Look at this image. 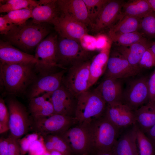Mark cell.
<instances>
[{
	"label": "cell",
	"instance_id": "1",
	"mask_svg": "<svg viewBox=\"0 0 155 155\" xmlns=\"http://www.w3.org/2000/svg\"><path fill=\"white\" fill-rule=\"evenodd\" d=\"M35 65L0 62V87L4 93L15 96L25 93L38 78Z\"/></svg>",
	"mask_w": 155,
	"mask_h": 155
},
{
	"label": "cell",
	"instance_id": "2",
	"mask_svg": "<svg viewBox=\"0 0 155 155\" xmlns=\"http://www.w3.org/2000/svg\"><path fill=\"white\" fill-rule=\"evenodd\" d=\"M47 24H35L30 22L15 26L7 34L4 35L5 41L26 53L36 47L48 35L50 30Z\"/></svg>",
	"mask_w": 155,
	"mask_h": 155
},
{
	"label": "cell",
	"instance_id": "3",
	"mask_svg": "<svg viewBox=\"0 0 155 155\" xmlns=\"http://www.w3.org/2000/svg\"><path fill=\"white\" fill-rule=\"evenodd\" d=\"M86 125L92 150L94 152L111 150L121 130L104 115Z\"/></svg>",
	"mask_w": 155,
	"mask_h": 155
},
{
	"label": "cell",
	"instance_id": "4",
	"mask_svg": "<svg viewBox=\"0 0 155 155\" xmlns=\"http://www.w3.org/2000/svg\"><path fill=\"white\" fill-rule=\"evenodd\" d=\"M77 98V124H88L104 115L106 103L96 88L81 93Z\"/></svg>",
	"mask_w": 155,
	"mask_h": 155
},
{
	"label": "cell",
	"instance_id": "5",
	"mask_svg": "<svg viewBox=\"0 0 155 155\" xmlns=\"http://www.w3.org/2000/svg\"><path fill=\"white\" fill-rule=\"evenodd\" d=\"M93 56L92 52L83 47L80 42L58 37L57 60L61 69H67L74 65L91 60Z\"/></svg>",
	"mask_w": 155,
	"mask_h": 155
},
{
	"label": "cell",
	"instance_id": "6",
	"mask_svg": "<svg viewBox=\"0 0 155 155\" xmlns=\"http://www.w3.org/2000/svg\"><path fill=\"white\" fill-rule=\"evenodd\" d=\"M57 34L48 35L36 46L34 58L36 60L35 69L40 76L57 72L60 68L57 63ZM61 69V68H60Z\"/></svg>",
	"mask_w": 155,
	"mask_h": 155
},
{
	"label": "cell",
	"instance_id": "7",
	"mask_svg": "<svg viewBox=\"0 0 155 155\" xmlns=\"http://www.w3.org/2000/svg\"><path fill=\"white\" fill-rule=\"evenodd\" d=\"M77 124L75 117L55 113L46 117H32L30 128L35 133L44 137L61 135Z\"/></svg>",
	"mask_w": 155,
	"mask_h": 155
},
{
	"label": "cell",
	"instance_id": "8",
	"mask_svg": "<svg viewBox=\"0 0 155 155\" xmlns=\"http://www.w3.org/2000/svg\"><path fill=\"white\" fill-rule=\"evenodd\" d=\"M7 104L9 115L10 135L18 140L30 128L31 119L25 107L16 99L10 98L7 100Z\"/></svg>",
	"mask_w": 155,
	"mask_h": 155
},
{
	"label": "cell",
	"instance_id": "9",
	"mask_svg": "<svg viewBox=\"0 0 155 155\" xmlns=\"http://www.w3.org/2000/svg\"><path fill=\"white\" fill-rule=\"evenodd\" d=\"M92 59L68 69L63 77L62 84L76 97L88 90L89 66Z\"/></svg>",
	"mask_w": 155,
	"mask_h": 155
},
{
	"label": "cell",
	"instance_id": "10",
	"mask_svg": "<svg viewBox=\"0 0 155 155\" xmlns=\"http://www.w3.org/2000/svg\"><path fill=\"white\" fill-rule=\"evenodd\" d=\"M148 78L142 76L132 79L123 89L122 104L135 111L148 102Z\"/></svg>",
	"mask_w": 155,
	"mask_h": 155
},
{
	"label": "cell",
	"instance_id": "11",
	"mask_svg": "<svg viewBox=\"0 0 155 155\" xmlns=\"http://www.w3.org/2000/svg\"><path fill=\"white\" fill-rule=\"evenodd\" d=\"M61 135L68 143L73 155H91L92 150L85 124H76Z\"/></svg>",
	"mask_w": 155,
	"mask_h": 155
},
{
	"label": "cell",
	"instance_id": "12",
	"mask_svg": "<svg viewBox=\"0 0 155 155\" xmlns=\"http://www.w3.org/2000/svg\"><path fill=\"white\" fill-rule=\"evenodd\" d=\"M140 70L133 67L126 59L115 51L110 53L104 78L124 80L135 77Z\"/></svg>",
	"mask_w": 155,
	"mask_h": 155
},
{
	"label": "cell",
	"instance_id": "13",
	"mask_svg": "<svg viewBox=\"0 0 155 155\" xmlns=\"http://www.w3.org/2000/svg\"><path fill=\"white\" fill-rule=\"evenodd\" d=\"M53 25L59 36L79 42L88 34L86 25L61 13Z\"/></svg>",
	"mask_w": 155,
	"mask_h": 155
},
{
	"label": "cell",
	"instance_id": "14",
	"mask_svg": "<svg viewBox=\"0 0 155 155\" xmlns=\"http://www.w3.org/2000/svg\"><path fill=\"white\" fill-rule=\"evenodd\" d=\"M67 69H62L57 72L40 76L29 88L28 96L30 99L46 93H53L61 85L63 77Z\"/></svg>",
	"mask_w": 155,
	"mask_h": 155
},
{
	"label": "cell",
	"instance_id": "15",
	"mask_svg": "<svg viewBox=\"0 0 155 155\" xmlns=\"http://www.w3.org/2000/svg\"><path fill=\"white\" fill-rule=\"evenodd\" d=\"M50 100L55 113L75 117L77 105V97L63 85L52 94Z\"/></svg>",
	"mask_w": 155,
	"mask_h": 155
},
{
	"label": "cell",
	"instance_id": "16",
	"mask_svg": "<svg viewBox=\"0 0 155 155\" xmlns=\"http://www.w3.org/2000/svg\"><path fill=\"white\" fill-rule=\"evenodd\" d=\"M123 1L108 0L104 6L93 23L92 29L99 32L111 26L119 19Z\"/></svg>",
	"mask_w": 155,
	"mask_h": 155
},
{
	"label": "cell",
	"instance_id": "17",
	"mask_svg": "<svg viewBox=\"0 0 155 155\" xmlns=\"http://www.w3.org/2000/svg\"><path fill=\"white\" fill-rule=\"evenodd\" d=\"M103 115L121 130L136 123L134 111L123 104L112 105L106 104Z\"/></svg>",
	"mask_w": 155,
	"mask_h": 155
},
{
	"label": "cell",
	"instance_id": "18",
	"mask_svg": "<svg viewBox=\"0 0 155 155\" xmlns=\"http://www.w3.org/2000/svg\"><path fill=\"white\" fill-rule=\"evenodd\" d=\"M135 123L121 130L111 150L114 155H139Z\"/></svg>",
	"mask_w": 155,
	"mask_h": 155
},
{
	"label": "cell",
	"instance_id": "19",
	"mask_svg": "<svg viewBox=\"0 0 155 155\" xmlns=\"http://www.w3.org/2000/svg\"><path fill=\"white\" fill-rule=\"evenodd\" d=\"M123 82V79L104 78L95 88L107 104L112 105L122 104Z\"/></svg>",
	"mask_w": 155,
	"mask_h": 155
},
{
	"label": "cell",
	"instance_id": "20",
	"mask_svg": "<svg viewBox=\"0 0 155 155\" xmlns=\"http://www.w3.org/2000/svg\"><path fill=\"white\" fill-rule=\"evenodd\" d=\"M32 10V20L35 24L46 23L53 25L59 17L61 12L57 0H40Z\"/></svg>",
	"mask_w": 155,
	"mask_h": 155
},
{
	"label": "cell",
	"instance_id": "21",
	"mask_svg": "<svg viewBox=\"0 0 155 155\" xmlns=\"http://www.w3.org/2000/svg\"><path fill=\"white\" fill-rule=\"evenodd\" d=\"M61 13L92 28L93 24L83 0H58Z\"/></svg>",
	"mask_w": 155,
	"mask_h": 155
},
{
	"label": "cell",
	"instance_id": "22",
	"mask_svg": "<svg viewBox=\"0 0 155 155\" xmlns=\"http://www.w3.org/2000/svg\"><path fill=\"white\" fill-rule=\"evenodd\" d=\"M0 62L7 63L28 64L36 63L34 55L17 48L9 42L0 41Z\"/></svg>",
	"mask_w": 155,
	"mask_h": 155
},
{
	"label": "cell",
	"instance_id": "23",
	"mask_svg": "<svg viewBox=\"0 0 155 155\" xmlns=\"http://www.w3.org/2000/svg\"><path fill=\"white\" fill-rule=\"evenodd\" d=\"M112 43L111 39L108 41L106 46L91 60L89 66L88 90L105 72L110 54Z\"/></svg>",
	"mask_w": 155,
	"mask_h": 155
},
{
	"label": "cell",
	"instance_id": "24",
	"mask_svg": "<svg viewBox=\"0 0 155 155\" xmlns=\"http://www.w3.org/2000/svg\"><path fill=\"white\" fill-rule=\"evenodd\" d=\"M150 44L145 38L128 46L117 45L115 51L126 59L133 67L140 70L139 62L145 52L150 48Z\"/></svg>",
	"mask_w": 155,
	"mask_h": 155
},
{
	"label": "cell",
	"instance_id": "25",
	"mask_svg": "<svg viewBox=\"0 0 155 155\" xmlns=\"http://www.w3.org/2000/svg\"><path fill=\"white\" fill-rule=\"evenodd\" d=\"M134 111L136 123L145 133L155 125V101L148 102Z\"/></svg>",
	"mask_w": 155,
	"mask_h": 155
},
{
	"label": "cell",
	"instance_id": "26",
	"mask_svg": "<svg viewBox=\"0 0 155 155\" xmlns=\"http://www.w3.org/2000/svg\"><path fill=\"white\" fill-rule=\"evenodd\" d=\"M153 12L147 0H132L123 3L120 18L129 16L142 19Z\"/></svg>",
	"mask_w": 155,
	"mask_h": 155
},
{
	"label": "cell",
	"instance_id": "27",
	"mask_svg": "<svg viewBox=\"0 0 155 155\" xmlns=\"http://www.w3.org/2000/svg\"><path fill=\"white\" fill-rule=\"evenodd\" d=\"M142 19L129 16L121 17L117 24L110 29L109 34H120L137 31L140 29Z\"/></svg>",
	"mask_w": 155,
	"mask_h": 155
},
{
	"label": "cell",
	"instance_id": "28",
	"mask_svg": "<svg viewBox=\"0 0 155 155\" xmlns=\"http://www.w3.org/2000/svg\"><path fill=\"white\" fill-rule=\"evenodd\" d=\"M0 12L7 13L23 9L32 10L39 2V1L33 0H0Z\"/></svg>",
	"mask_w": 155,
	"mask_h": 155
},
{
	"label": "cell",
	"instance_id": "29",
	"mask_svg": "<svg viewBox=\"0 0 155 155\" xmlns=\"http://www.w3.org/2000/svg\"><path fill=\"white\" fill-rule=\"evenodd\" d=\"M44 137L47 139L46 148L49 152L55 150L64 155H73L68 143L61 135H49Z\"/></svg>",
	"mask_w": 155,
	"mask_h": 155
},
{
	"label": "cell",
	"instance_id": "30",
	"mask_svg": "<svg viewBox=\"0 0 155 155\" xmlns=\"http://www.w3.org/2000/svg\"><path fill=\"white\" fill-rule=\"evenodd\" d=\"M135 124L139 155H155L153 143L136 123Z\"/></svg>",
	"mask_w": 155,
	"mask_h": 155
},
{
	"label": "cell",
	"instance_id": "31",
	"mask_svg": "<svg viewBox=\"0 0 155 155\" xmlns=\"http://www.w3.org/2000/svg\"><path fill=\"white\" fill-rule=\"evenodd\" d=\"M112 41L117 43V46H128L145 38L142 33L138 31L120 34H109Z\"/></svg>",
	"mask_w": 155,
	"mask_h": 155
},
{
	"label": "cell",
	"instance_id": "32",
	"mask_svg": "<svg viewBox=\"0 0 155 155\" xmlns=\"http://www.w3.org/2000/svg\"><path fill=\"white\" fill-rule=\"evenodd\" d=\"M16 26H20L26 23L32 17V10L23 9L11 11L3 16Z\"/></svg>",
	"mask_w": 155,
	"mask_h": 155
},
{
	"label": "cell",
	"instance_id": "33",
	"mask_svg": "<svg viewBox=\"0 0 155 155\" xmlns=\"http://www.w3.org/2000/svg\"><path fill=\"white\" fill-rule=\"evenodd\" d=\"M83 0L86 5L89 18L93 24L102 9L108 0Z\"/></svg>",
	"mask_w": 155,
	"mask_h": 155
},
{
	"label": "cell",
	"instance_id": "34",
	"mask_svg": "<svg viewBox=\"0 0 155 155\" xmlns=\"http://www.w3.org/2000/svg\"><path fill=\"white\" fill-rule=\"evenodd\" d=\"M140 29L144 35L155 37V13H151L142 18Z\"/></svg>",
	"mask_w": 155,
	"mask_h": 155
},
{
	"label": "cell",
	"instance_id": "35",
	"mask_svg": "<svg viewBox=\"0 0 155 155\" xmlns=\"http://www.w3.org/2000/svg\"><path fill=\"white\" fill-rule=\"evenodd\" d=\"M9 115L8 110L4 100L0 98V133L9 130Z\"/></svg>",
	"mask_w": 155,
	"mask_h": 155
},
{
	"label": "cell",
	"instance_id": "36",
	"mask_svg": "<svg viewBox=\"0 0 155 155\" xmlns=\"http://www.w3.org/2000/svg\"><path fill=\"white\" fill-rule=\"evenodd\" d=\"M39 135L38 134L34 132L27 135L23 137L18 140L21 155H25L28 152L31 144L38 139Z\"/></svg>",
	"mask_w": 155,
	"mask_h": 155
},
{
	"label": "cell",
	"instance_id": "37",
	"mask_svg": "<svg viewBox=\"0 0 155 155\" xmlns=\"http://www.w3.org/2000/svg\"><path fill=\"white\" fill-rule=\"evenodd\" d=\"M53 93H46L41 96L30 100L29 108L31 114L39 109L46 100H49Z\"/></svg>",
	"mask_w": 155,
	"mask_h": 155
},
{
	"label": "cell",
	"instance_id": "38",
	"mask_svg": "<svg viewBox=\"0 0 155 155\" xmlns=\"http://www.w3.org/2000/svg\"><path fill=\"white\" fill-rule=\"evenodd\" d=\"M55 114L53 104L50 99L45 101L39 109L31 114L32 117H46Z\"/></svg>",
	"mask_w": 155,
	"mask_h": 155
},
{
	"label": "cell",
	"instance_id": "39",
	"mask_svg": "<svg viewBox=\"0 0 155 155\" xmlns=\"http://www.w3.org/2000/svg\"><path fill=\"white\" fill-rule=\"evenodd\" d=\"M155 66V55L150 48L146 51L139 63L140 68H150Z\"/></svg>",
	"mask_w": 155,
	"mask_h": 155
},
{
	"label": "cell",
	"instance_id": "40",
	"mask_svg": "<svg viewBox=\"0 0 155 155\" xmlns=\"http://www.w3.org/2000/svg\"><path fill=\"white\" fill-rule=\"evenodd\" d=\"M46 151L42 137L41 139H38L32 143L28 153L31 155H43Z\"/></svg>",
	"mask_w": 155,
	"mask_h": 155
},
{
	"label": "cell",
	"instance_id": "41",
	"mask_svg": "<svg viewBox=\"0 0 155 155\" xmlns=\"http://www.w3.org/2000/svg\"><path fill=\"white\" fill-rule=\"evenodd\" d=\"M9 145L8 155H21L20 146L18 140L10 135L8 137Z\"/></svg>",
	"mask_w": 155,
	"mask_h": 155
},
{
	"label": "cell",
	"instance_id": "42",
	"mask_svg": "<svg viewBox=\"0 0 155 155\" xmlns=\"http://www.w3.org/2000/svg\"><path fill=\"white\" fill-rule=\"evenodd\" d=\"M148 102L155 101V68L147 82Z\"/></svg>",
	"mask_w": 155,
	"mask_h": 155
},
{
	"label": "cell",
	"instance_id": "43",
	"mask_svg": "<svg viewBox=\"0 0 155 155\" xmlns=\"http://www.w3.org/2000/svg\"><path fill=\"white\" fill-rule=\"evenodd\" d=\"M15 26L3 16L0 17V33L1 34H7Z\"/></svg>",
	"mask_w": 155,
	"mask_h": 155
},
{
	"label": "cell",
	"instance_id": "44",
	"mask_svg": "<svg viewBox=\"0 0 155 155\" xmlns=\"http://www.w3.org/2000/svg\"><path fill=\"white\" fill-rule=\"evenodd\" d=\"M9 139L1 137L0 139V155H8Z\"/></svg>",
	"mask_w": 155,
	"mask_h": 155
},
{
	"label": "cell",
	"instance_id": "45",
	"mask_svg": "<svg viewBox=\"0 0 155 155\" xmlns=\"http://www.w3.org/2000/svg\"><path fill=\"white\" fill-rule=\"evenodd\" d=\"M145 133L151 140L155 148V125Z\"/></svg>",
	"mask_w": 155,
	"mask_h": 155
},
{
	"label": "cell",
	"instance_id": "46",
	"mask_svg": "<svg viewBox=\"0 0 155 155\" xmlns=\"http://www.w3.org/2000/svg\"><path fill=\"white\" fill-rule=\"evenodd\" d=\"M92 155H114L111 150L98 151L94 153Z\"/></svg>",
	"mask_w": 155,
	"mask_h": 155
},
{
	"label": "cell",
	"instance_id": "47",
	"mask_svg": "<svg viewBox=\"0 0 155 155\" xmlns=\"http://www.w3.org/2000/svg\"><path fill=\"white\" fill-rule=\"evenodd\" d=\"M153 12L155 13V0H147Z\"/></svg>",
	"mask_w": 155,
	"mask_h": 155
},
{
	"label": "cell",
	"instance_id": "48",
	"mask_svg": "<svg viewBox=\"0 0 155 155\" xmlns=\"http://www.w3.org/2000/svg\"><path fill=\"white\" fill-rule=\"evenodd\" d=\"M150 48L155 55V41L150 43Z\"/></svg>",
	"mask_w": 155,
	"mask_h": 155
},
{
	"label": "cell",
	"instance_id": "49",
	"mask_svg": "<svg viewBox=\"0 0 155 155\" xmlns=\"http://www.w3.org/2000/svg\"><path fill=\"white\" fill-rule=\"evenodd\" d=\"M51 155H64L61 153L55 150H53L49 152Z\"/></svg>",
	"mask_w": 155,
	"mask_h": 155
},
{
	"label": "cell",
	"instance_id": "50",
	"mask_svg": "<svg viewBox=\"0 0 155 155\" xmlns=\"http://www.w3.org/2000/svg\"><path fill=\"white\" fill-rule=\"evenodd\" d=\"M43 155H51L50 153L46 151Z\"/></svg>",
	"mask_w": 155,
	"mask_h": 155
},
{
	"label": "cell",
	"instance_id": "51",
	"mask_svg": "<svg viewBox=\"0 0 155 155\" xmlns=\"http://www.w3.org/2000/svg\"><path fill=\"white\" fill-rule=\"evenodd\" d=\"M28 155H31V154H29V153H28Z\"/></svg>",
	"mask_w": 155,
	"mask_h": 155
}]
</instances>
